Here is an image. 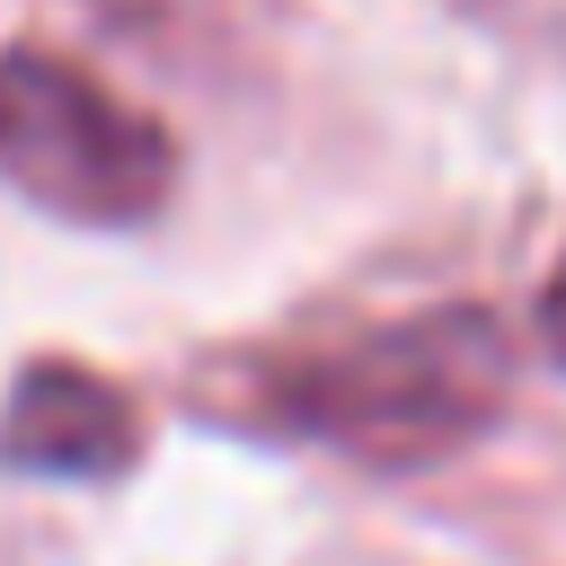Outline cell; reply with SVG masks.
Wrapping results in <instances>:
<instances>
[{"label": "cell", "instance_id": "1", "mask_svg": "<svg viewBox=\"0 0 566 566\" xmlns=\"http://www.w3.org/2000/svg\"><path fill=\"white\" fill-rule=\"evenodd\" d=\"M504 389L513 345L486 310H416L327 354L274 363L265 416L274 433L345 451L363 469H433L504 416Z\"/></svg>", "mask_w": 566, "mask_h": 566}, {"label": "cell", "instance_id": "2", "mask_svg": "<svg viewBox=\"0 0 566 566\" xmlns=\"http://www.w3.org/2000/svg\"><path fill=\"white\" fill-rule=\"evenodd\" d=\"M0 177L88 230L150 221L177 186L168 133L62 53H0Z\"/></svg>", "mask_w": 566, "mask_h": 566}, {"label": "cell", "instance_id": "3", "mask_svg": "<svg viewBox=\"0 0 566 566\" xmlns=\"http://www.w3.org/2000/svg\"><path fill=\"white\" fill-rule=\"evenodd\" d=\"M133 442H142V424H133L124 389L80 363H35L0 416V451L35 478H124Z\"/></svg>", "mask_w": 566, "mask_h": 566}, {"label": "cell", "instance_id": "4", "mask_svg": "<svg viewBox=\"0 0 566 566\" xmlns=\"http://www.w3.org/2000/svg\"><path fill=\"white\" fill-rule=\"evenodd\" d=\"M539 336H548V354L566 363V256H557V274H548V292H539Z\"/></svg>", "mask_w": 566, "mask_h": 566}]
</instances>
